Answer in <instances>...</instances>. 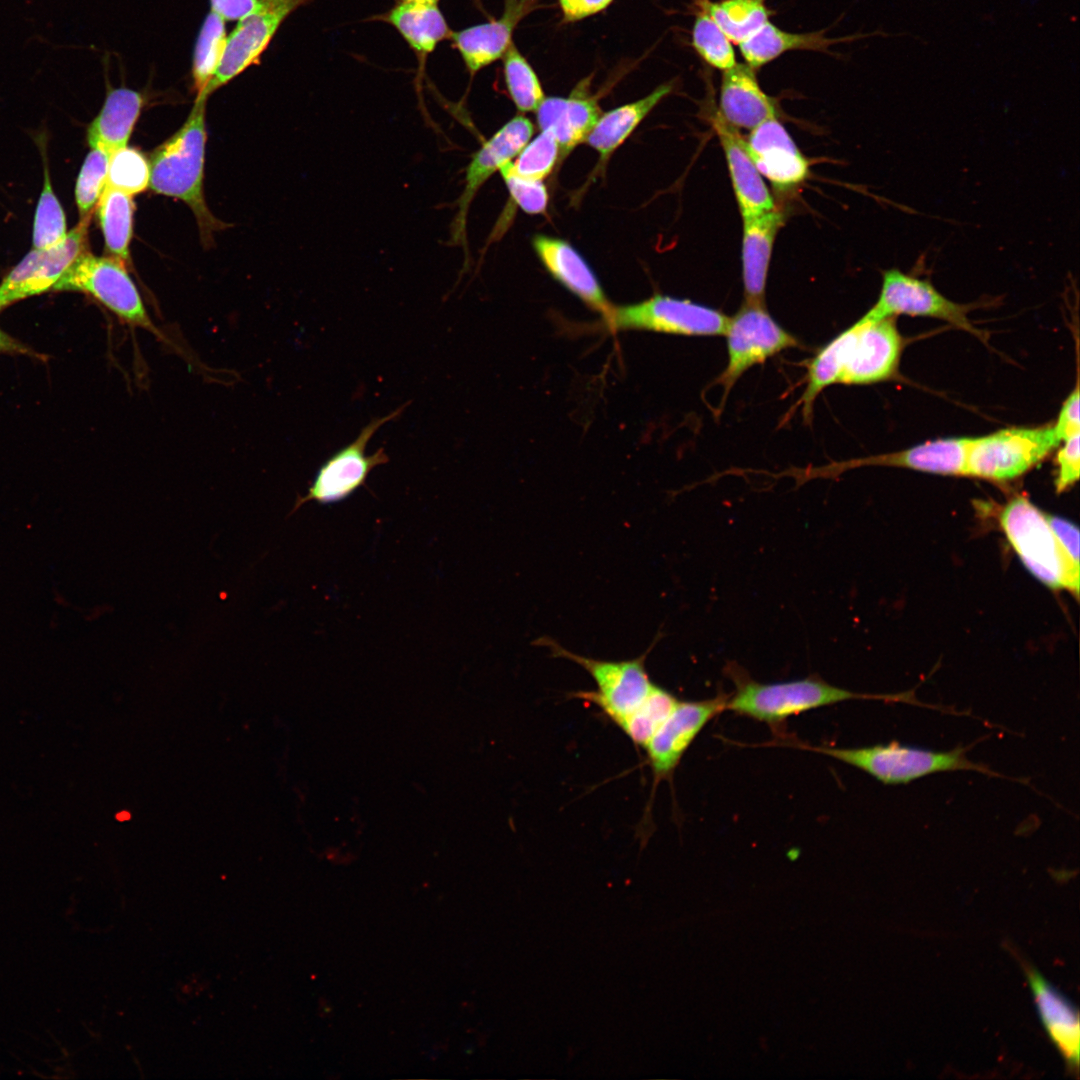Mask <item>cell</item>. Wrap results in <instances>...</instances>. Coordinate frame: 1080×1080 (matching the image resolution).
<instances>
[{
	"label": "cell",
	"instance_id": "cell-38",
	"mask_svg": "<svg viewBox=\"0 0 1080 1080\" xmlns=\"http://www.w3.org/2000/svg\"><path fill=\"white\" fill-rule=\"evenodd\" d=\"M560 155V147L549 130H541V133L527 143L519 152L511 166L520 177L543 181L553 170Z\"/></svg>",
	"mask_w": 1080,
	"mask_h": 1080
},
{
	"label": "cell",
	"instance_id": "cell-28",
	"mask_svg": "<svg viewBox=\"0 0 1080 1080\" xmlns=\"http://www.w3.org/2000/svg\"><path fill=\"white\" fill-rule=\"evenodd\" d=\"M868 35H851L840 38L826 36L825 30L807 33L788 32L769 20L756 33L738 44L744 62L757 70L789 51H814L831 54V46L854 41Z\"/></svg>",
	"mask_w": 1080,
	"mask_h": 1080
},
{
	"label": "cell",
	"instance_id": "cell-24",
	"mask_svg": "<svg viewBox=\"0 0 1080 1080\" xmlns=\"http://www.w3.org/2000/svg\"><path fill=\"white\" fill-rule=\"evenodd\" d=\"M585 90L582 86L566 98H544L536 109L538 126L552 132L563 156L586 139L601 116L597 99Z\"/></svg>",
	"mask_w": 1080,
	"mask_h": 1080
},
{
	"label": "cell",
	"instance_id": "cell-30",
	"mask_svg": "<svg viewBox=\"0 0 1080 1080\" xmlns=\"http://www.w3.org/2000/svg\"><path fill=\"white\" fill-rule=\"evenodd\" d=\"M134 208L133 196L109 187L104 188L97 202L106 252L126 265L130 264Z\"/></svg>",
	"mask_w": 1080,
	"mask_h": 1080
},
{
	"label": "cell",
	"instance_id": "cell-6",
	"mask_svg": "<svg viewBox=\"0 0 1080 1080\" xmlns=\"http://www.w3.org/2000/svg\"><path fill=\"white\" fill-rule=\"evenodd\" d=\"M86 293L131 326L159 334L127 271V265L112 256L83 252L52 289Z\"/></svg>",
	"mask_w": 1080,
	"mask_h": 1080
},
{
	"label": "cell",
	"instance_id": "cell-13",
	"mask_svg": "<svg viewBox=\"0 0 1080 1080\" xmlns=\"http://www.w3.org/2000/svg\"><path fill=\"white\" fill-rule=\"evenodd\" d=\"M968 311V305L948 299L929 280L891 268L882 272L878 299L863 317L869 320L899 314L933 317L946 320L977 336L978 330L971 325Z\"/></svg>",
	"mask_w": 1080,
	"mask_h": 1080
},
{
	"label": "cell",
	"instance_id": "cell-8",
	"mask_svg": "<svg viewBox=\"0 0 1080 1080\" xmlns=\"http://www.w3.org/2000/svg\"><path fill=\"white\" fill-rule=\"evenodd\" d=\"M1060 442L1053 426L1012 427L971 438L965 475L1012 480L1040 462Z\"/></svg>",
	"mask_w": 1080,
	"mask_h": 1080
},
{
	"label": "cell",
	"instance_id": "cell-26",
	"mask_svg": "<svg viewBox=\"0 0 1080 1080\" xmlns=\"http://www.w3.org/2000/svg\"><path fill=\"white\" fill-rule=\"evenodd\" d=\"M784 215L777 210L743 218L742 275L746 303L764 304L771 253Z\"/></svg>",
	"mask_w": 1080,
	"mask_h": 1080
},
{
	"label": "cell",
	"instance_id": "cell-3",
	"mask_svg": "<svg viewBox=\"0 0 1080 1080\" xmlns=\"http://www.w3.org/2000/svg\"><path fill=\"white\" fill-rule=\"evenodd\" d=\"M798 747L835 758L887 785L907 784L929 774L959 770L1003 777L984 764L969 760L966 756L967 748L960 746L949 751H933L892 741L856 748L813 747L802 744H798Z\"/></svg>",
	"mask_w": 1080,
	"mask_h": 1080
},
{
	"label": "cell",
	"instance_id": "cell-18",
	"mask_svg": "<svg viewBox=\"0 0 1080 1080\" xmlns=\"http://www.w3.org/2000/svg\"><path fill=\"white\" fill-rule=\"evenodd\" d=\"M537 2L538 0H504V10L500 17L451 32L449 40L471 76L502 58L513 42L516 26L536 8Z\"/></svg>",
	"mask_w": 1080,
	"mask_h": 1080
},
{
	"label": "cell",
	"instance_id": "cell-48",
	"mask_svg": "<svg viewBox=\"0 0 1080 1080\" xmlns=\"http://www.w3.org/2000/svg\"><path fill=\"white\" fill-rule=\"evenodd\" d=\"M120 816H122V817H118V818L121 819V820L129 819V813H122Z\"/></svg>",
	"mask_w": 1080,
	"mask_h": 1080
},
{
	"label": "cell",
	"instance_id": "cell-22",
	"mask_svg": "<svg viewBox=\"0 0 1080 1080\" xmlns=\"http://www.w3.org/2000/svg\"><path fill=\"white\" fill-rule=\"evenodd\" d=\"M719 113L733 127L752 130L776 118L778 110L776 99L760 87L756 70L744 62L723 71Z\"/></svg>",
	"mask_w": 1080,
	"mask_h": 1080
},
{
	"label": "cell",
	"instance_id": "cell-2",
	"mask_svg": "<svg viewBox=\"0 0 1080 1080\" xmlns=\"http://www.w3.org/2000/svg\"><path fill=\"white\" fill-rule=\"evenodd\" d=\"M728 677L735 693L728 697L726 710L780 727L789 717L847 700L876 699L922 706L913 691L897 694H865L833 686L813 676L787 682L760 683L737 664H728Z\"/></svg>",
	"mask_w": 1080,
	"mask_h": 1080
},
{
	"label": "cell",
	"instance_id": "cell-36",
	"mask_svg": "<svg viewBox=\"0 0 1080 1080\" xmlns=\"http://www.w3.org/2000/svg\"><path fill=\"white\" fill-rule=\"evenodd\" d=\"M67 233L65 214L53 192L49 169L45 165L44 183L33 225V249L50 248L61 242Z\"/></svg>",
	"mask_w": 1080,
	"mask_h": 1080
},
{
	"label": "cell",
	"instance_id": "cell-41",
	"mask_svg": "<svg viewBox=\"0 0 1080 1080\" xmlns=\"http://www.w3.org/2000/svg\"><path fill=\"white\" fill-rule=\"evenodd\" d=\"M1080 432L1064 440V445L1057 453L1058 465L1055 488L1057 493L1064 492L1078 479L1080 473Z\"/></svg>",
	"mask_w": 1080,
	"mask_h": 1080
},
{
	"label": "cell",
	"instance_id": "cell-32",
	"mask_svg": "<svg viewBox=\"0 0 1080 1080\" xmlns=\"http://www.w3.org/2000/svg\"><path fill=\"white\" fill-rule=\"evenodd\" d=\"M227 37L225 20L210 10L197 36L192 57L191 75L196 99L206 97L205 91L222 61Z\"/></svg>",
	"mask_w": 1080,
	"mask_h": 1080
},
{
	"label": "cell",
	"instance_id": "cell-21",
	"mask_svg": "<svg viewBox=\"0 0 1080 1080\" xmlns=\"http://www.w3.org/2000/svg\"><path fill=\"white\" fill-rule=\"evenodd\" d=\"M712 125L726 157L742 218L774 210L773 198L745 149L742 135L719 112L713 116Z\"/></svg>",
	"mask_w": 1080,
	"mask_h": 1080
},
{
	"label": "cell",
	"instance_id": "cell-39",
	"mask_svg": "<svg viewBox=\"0 0 1080 1080\" xmlns=\"http://www.w3.org/2000/svg\"><path fill=\"white\" fill-rule=\"evenodd\" d=\"M110 155L92 148L81 167L75 188L76 204L81 218L90 216L106 184Z\"/></svg>",
	"mask_w": 1080,
	"mask_h": 1080
},
{
	"label": "cell",
	"instance_id": "cell-23",
	"mask_svg": "<svg viewBox=\"0 0 1080 1080\" xmlns=\"http://www.w3.org/2000/svg\"><path fill=\"white\" fill-rule=\"evenodd\" d=\"M1034 1002L1049 1038L1073 1070L1079 1065V1014L1073 1003L1038 971L1026 967Z\"/></svg>",
	"mask_w": 1080,
	"mask_h": 1080
},
{
	"label": "cell",
	"instance_id": "cell-19",
	"mask_svg": "<svg viewBox=\"0 0 1080 1080\" xmlns=\"http://www.w3.org/2000/svg\"><path fill=\"white\" fill-rule=\"evenodd\" d=\"M971 438H945L886 455L851 460L838 465L810 471V477L833 474L848 468L867 465L903 467L942 475H965L966 460Z\"/></svg>",
	"mask_w": 1080,
	"mask_h": 1080
},
{
	"label": "cell",
	"instance_id": "cell-34",
	"mask_svg": "<svg viewBox=\"0 0 1080 1080\" xmlns=\"http://www.w3.org/2000/svg\"><path fill=\"white\" fill-rule=\"evenodd\" d=\"M698 10L691 31V45L709 66L722 72L736 65L733 42L716 24L707 10L695 2Z\"/></svg>",
	"mask_w": 1080,
	"mask_h": 1080
},
{
	"label": "cell",
	"instance_id": "cell-9",
	"mask_svg": "<svg viewBox=\"0 0 1080 1080\" xmlns=\"http://www.w3.org/2000/svg\"><path fill=\"white\" fill-rule=\"evenodd\" d=\"M407 405L408 403L404 404L384 417L374 418L352 442L328 458L318 469L306 495L297 498L291 513L309 501L331 504L345 500L365 486L371 471L389 462L384 448L366 454L368 443L380 427L399 417Z\"/></svg>",
	"mask_w": 1080,
	"mask_h": 1080
},
{
	"label": "cell",
	"instance_id": "cell-29",
	"mask_svg": "<svg viewBox=\"0 0 1080 1080\" xmlns=\"http://www.w3.org/2000/svg\"><path fill=\"white\" fill-rule=\"evenodd\" d=\"M673 89V81L663 83L645 97L602 114L586 137V142L605 162Z\"/></svg>",
	"mask_w": 1080,
	"mask_h": 1080
},
{
	"label": "cell",
	"instance_id": "cell-10",
	"mask_svg": "<svg viewBox=\"0 0 1080 1080\" xmlns=\"http://www.w3.org/2000/svg\"><path fill=\"white\" fill-rule=\"evenodd\" d=\"M724 335L728 361L717 382L724 387L725 394L754 365L799 346L797 338L775 321L764 304L745 302L729 318Z\"/></svg>",
	"mask_w": 1080,
	"mask_h": 1080
},
{
	"label": "cell",
	"instance_id": "cell-5",
	"mask_svg": "<svg viewBox=\"0 0 1080 1080\" xmlns=\"http://www.w3.org/2000/svg\"><path fill=\"white\" fill-rule=\"evenodd\" d=\"M535 644L547 648L552 657L576 663L592 677L596 690L571 696L593 704L616 726L637 710L655 684L645 667L649 651L634 659L612 661L577 654L549 637L538 638Z\"/></svg>",
	"mask_w": 1080,
	"mask_h": 1080
},
{
	"label": "cell",
	"instance_id": "cell-20",
	"mask_svg": "<svg viewBox=\"0 0 1080 1080\" xmlns=\"http://www.w3.org/2000/svg\"><path fill=\"white\" fill-rule=\"evenodd\" d=\"M547 272L592 310L606 316L612 304L588 263L568 242L538 234L532 240Z\"/></svg>",
	"mask_w": 1080,
	"mask_h": 1080
},
{
	"label": "cell",
	"instance_id": "cell-14",
	"mask_svg": "<svg viewBox=\"0 0 1080 1080\" xmlns=\"http://www.w3.org/2000/svg\"><path fill=\"white\" fill-rule=\"evenodd\" d=\"M91 215L58 244L31 250L0 283V311L25 298L52 290L73 262L88 249Z\"/></svg>",
	"mask_w": 1080,
	"mask_h": 1080
},
{
	"label": "cell",
	"instance_id": "cell-42",
	"mask_svg": "<svg viewBox=\"0 0 1080 1080\" xmlns=\"http://www.w3.org/2000/svg\"><path fill=\"white\" fill-rule=\"evenodd\" d=\"M1044 514L1065 555L1072 565L1079 569V530L1077 526L1061 517Z\"/></svg>",
	"mask_w": 1080,
	"mask_h": 1080
},
{
	"label": "cell",
	"instance_id": "cell-47",
	"mask_svg": "<svg viewBox=\"0 0 1080 1080\" xmlns=\"http://www.w3.org/2000/svg\"><path fill=\"white\" fill-rule=\"evenodd\" d=\"M397 1H410V2H422V3H433V4H438L439 3V0H397Z\"/></svg>",
	"mask_w": 1080,
	"mask_h": 1080
},
{
	"label": "cell",
	"instance_id": "cell-43",
	"mask_svg": "<svg viewBox=\"0 0 1080 1080\" xmlns=\"http://www.w3.org/2000/svg\"><path fill=\"white\" fill-rule=\"evenodd\" d=\"M1079 401L1077 383L1074 390L1064 401L1058 419L1053 426L1054 432L1060 441H1064L1071 435L1080 432Z\"/></svg>",
	"mask_w": 1080,
	"mask_h": 1080
},
{
	"label": "cell",
	"instance_id": "cell-15",
	"mask_svg": "<svg viewBox=\"0 0 1080 1080\" xmlns=\"http://www.w3.org/2000/svg\"><path fill=\"white\" fill-rule=\"evenodd\" d=\"M727 695L699 701H678L670 715L645 745L653 788L672 777L683 755L705 725L726 710Z\"/></svg>",
	"mask_w": 1080,
	"mask_h": 1080
},
{
	"label": "cell",
	"instance_id": "cell-37",
	"mask_svg": "<svg viewBox=\"0 0 1080 1080\" xmlns=\"http://www.w3.org/2000/svg\"><path fill=\"white\" fill-rule=\"evenodd\" d=\"M149 161L137 149L125 147L110 155L105 187L134 196L149 187Z\"/></svg>",
	"mask_w": 1080,
	"mask_h": 1080
},
{
	"label": "cell",
	"instance_id": "cell-45",
	"mask_svg": "<svg viewBox=\"0 0 1080 1080\" xmlns=\"http://www.w3.org/2000/svg\"><path fill=\"white\" fill-rule=\"evenodd\" d=\"M257 6V0H210V8L225 21L240 20Z\"/></svg>",
	"mask_w": 1080,
	"mask_h": 1080
},
{
	"label": "cell",
	"instance_id": "cell-35",
	"mask_svg": "<svg viewBox=\"0 0 1080 1080\" xmlns=\"http://www.w3.org/2000/svg\"><path fill=\"white\" fill-rule=\"evenodd\" d=\"M501 59L506 87L517 109L522 112L536 110L545 97L539 78L530 63L514 42Z\"/></svg>",
	"mask_w": 1080,
	"mask_h": 1080
},
{
	"label": "cell",
	"instance_id": "cell-11",
	"mask_svg": "<svg viewBox=\"0 0 1080 1080\" xmlns=\"http://www.w3.org/2000/svg\"><path fill=\"white\" fill-rule=\"evenodd\" d=\"M841 333L844 349L840 384H871L895 373L902 339L894 317L869 320L862 316Z\"/></svg>",
	"mask_w": 1080,
	"mask_h": 1080
},
{
	"label": "cell",
	"instance_id": "cell-27",
	"mask_svg": "<svg viewBox=\"0 0 1080 1080\" xmlns=\"http://www.w3.org/2000/svg\"><path fill=\"white\" fill-rule=\"evenodd\" d=\"M145 103L144 95L130 88H109L98 115L89 124L90 148L109 155L127 147L133 128Z\"/></svg>",
	"mask_w": 1080,
	"mask_h": 1080
},
{
	"label": "cell",
	"instance_id": "cell-1",
	"mask_svg": "<svg viewBox=\"0 0 1080 1080\" xmlns=\"http://www.w3.org/2000/svg\"><path fill=\"white\" fill-rule=\"evenodd\" d=\"M207 99H195L180 129L153 151L149 187L185 202L197 220L202 242L209 245L213 233L225 225L210 212L203 193Z\"/></svg>",
	"mask_w": 1080,
	"mask_h": 1080
},
{
	"label": "cell",
	"instance_id": "cell-25",
	"mask_svg": "<svg viewBox=\"0 0 1080 1080\" xmlns=\"http://www.w3.org/2000/svg\"><path fill=\"white\" fill-rule=\"evenodd\" d=\"M372 19L386 22L401 35L414 52L419 69H424L427 58L437 46L449 39L452 30L438 4L397 1L388 11Z\"/></svg>",
	"mask_w": 1080,
	"mask_h": 1080
},
{
	"label": "cell",
	"instance_id": "cell-16",
	"mask_svg": "<svg viewBox=\"0 0 1080 1080\" xmlns=\"http://www.w3.org/2000/svg\"><path fill=\"white\" fill-rule=\"evenodd\" d=\"M533 128L528 118L517 115L473 154L466 167L465 186L456 202L457 212L450 227L453 244H466V219L475 194L491 175L519 154L531 138Z\"/></svg>",
	"mask_w": 1080,
	"mask_h": 1080
},
{
	"label": "cell",
	"instance_id": "cell-44",
	"mask_svg": "<svg viewBox=\"0 0 1080 1080\" xmlns=\"http://www.w3.org/2000/svg\"><path fill=\"white\" fill-rule=\"evenodd\" d=\"M614 0H558L563 18L575 22L605 10Z\"/></svg>",
	"mask_w": 1080,
	"mask_h": 1080
},
{
	"label": "cell",
	"instance_id": "cell-31",
	"mask_svg": "<svg viewBox=\"0 0 1080 1080\" xmlns=\"http://www.w3.org/2000/svg\"><path fill=\"white\" fill-rule=\"evenodd\" d=\"M734 44H740L770 20L766 0H696Z\"/></svg>",
	"mask_w": 1080,
	"mask_h": 1080
},
{
	"label": "cell",
	"instance_id": "cell-12",
	"mask_svg": "<svg viewBox=\"0 0 1080 1080\" xmlns=\"http://www.w3.org/2000/svg\"><path fill=\"white\" fill-rule=\"evenodd\" d=\"M312 0H257L256 8L238 20L227 37L222 61L210 81L205 96L227 84L252 65L262 54L282 23L299 7Z\"/></svg>",
	"mask_w": 1080,
	"mask_h": 1080
},
{
	"label": "cell",
	"instance_id": "cell-4",
	"mask_svg": "<svg viewBox=\"0 0 1080 1080\" xmlns=\"http://www.w3.org/2000/svg\"><path fill=\"white\" fill-rule=\"evenodd\" d=\"M999 522L1033 576L1052 589H1066L1078 597L1079 569L1065 555L1042 511L1026 497L1017 496L1003 507Z\"/></svg>",
	"mask_w": 1080,
	"mask_h": 1080
},
{
	"label": "cell",
	"instance_id": "cell-46",
	"mask_svg": "<svg viewBox=\"0 0 1080 1080\" xmlns=\"http://www.w3.org/2000/svg\"><path fill=\"white\" fill-rule=\"evenodd\" d=\"M0 354H21L41 357L31 348L13 338L0 327Z\"/></svg>",
	"mask_w": 1080,
	"mask_h": 1080
},
{
	"label": "cell",
	"instance_id": "cell-7",
	"mask_svg": "<svg viewBox=\"0 0 1080 1080\" xmlns=\"http://www.w3.org/2000/svg\"><path fill=\"white\" fill-rule=\"evenodd\" d=\"M729 318L721 311L667 295L614 306L602 317L611 331L641 330L683 336L724 335Z\"/></svg>",
	"mask_w": 1080,
	"mask_h": 1080
},
{
	"label": "cell",
	"instance_id": "cell-40",
	"mask_svg": "<svg viewBox=\"0 0 1080 1080\" xmlns=\"http://www.w3.org/2000/svg\"><path fill=\"white\" fill-rule=\"evenodd\" d=\"M513 201L526 213L543 214L548 205V192L542 181L528 180L515 173L511 161L499 169Z\"/></svg>",
	"mask_w": 1080,
	"mask_h": 1080
},
{
	"label": "cell",
	"instance_id": "cell-17",
	"mask_svg": "<svg viewBox=\"0 0 1080 1080\" xmlns=\"http://www.w3.org/2000/svg\"><path fill=\"white\" fill-rule=\"evenodd\" d=\"M745 149L761 175L778 191H788L803 183L809 163L777 118L753 128Z\"/></svg>",
	"mask_w": 1080,
	"mask_h": 1080
},
{
	"label": "cell",
	"instance_id": "cell-33",
	"mask_svg": "<svg viewBox=\"0 0 1080 1080\" xmlns=\"http://www.w3.org/2000/svg\"><path fill=\"white\" fill-rule=\"evenodd\" d=\"M678 701L671 692L654 684L637 710L621 721L617 727L632 744L644 748Z\"/></svg>",
	"mask_w": 1080,
	"mask_h": 1080
}]
</instances>
